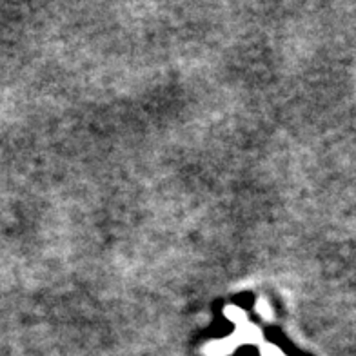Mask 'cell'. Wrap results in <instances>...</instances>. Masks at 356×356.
<instances>
[{
  "mask_svg": "<svg viewBox=\"0 0 356 356\" xmlns=\"http://www.w3.org/2000/svg\"><path fill=\"white\" fill-rule=\"evenodd\" d=\"M260 331H258L257 327H254L253 323L249 322H244L240 323V325H236V331H234L233 334V340L236 343L238 342H249V343H257L260 342Z\"/></svg>",
  "mask_w": 356,
  "mask_h": 356,
  "instance_id": "6da1fadb",
  "label": "cell"
},
{
  "mask_svg": "<svg viewBox=\"0 0 356 356\" xmlns=\"http://www.w3.org/2000/svg\"><path fill=\"white\" fill-rule=\"evenodd\" d=\"M238 343L234 342L233 338H225V340H215V342L207 343L204 347V355L206 356H227L234 351V347Z\"/></svg>",
  "mask_w": 356,
  "mask_h": 356,
  "instance_id": "7a4b0ae2",
  "label": "cell"
},
{
  "mask_svg": "<svg viewBox=\"0 0 356 356\" xmlns=\"http://www.w3.org/2000/svg\"><path fill=\"white\" fill-rule=\"evenodd\" d=\"M225 314H227V316H229V318L233 320V322H236V325L248 322V320H245V313H244V311L238 309V307H234V305L227 307V309H225Z\"/></svg>",
  "mask_w": 356,
  "mask_h": 356,
  "instance_id": "3957f363",
  "label": "cell"
},
{
  "mask_svg": "<svg viewBox=\"0 0 356 356\" xmlns=\"http://www.w3.org/2000/svg\"><path fill=\"white\" fill-rule=\"evenodd\" d=\"M262 356H286L278 347L271 346V343H264L262 346Z\"/></svg>",
  "mask_w": 356,
  "mask_h": 356,
  "instance_id": "277c9868",
  "label": "cell"
},
{
  "mask_svg": "<svg viewBox=\"0 0 356 356\" xmlns=\"http://www.w3.org/2000/svg\"><path fill=\"white\" fill-rule=\"evenodd\" d=\"M257 311H258V313H260V314H262V316H266V318H271V316H273L271 307H269V304H267L266 300H258Z\"/></svg>",
  "mask_w": 356,
  "mask_h": 356,
  "instance_id": "5b68a950",
  "label": "cell"
}]
</instances>
